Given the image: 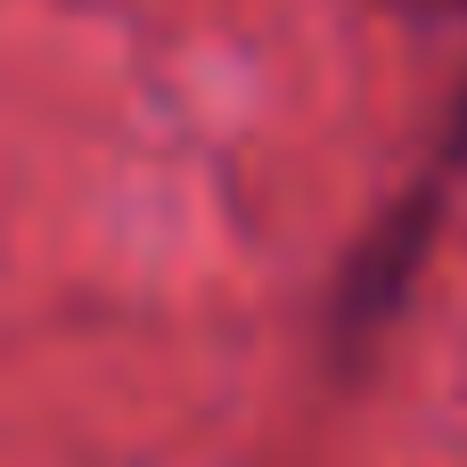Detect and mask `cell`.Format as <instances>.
<instances>
[{
    "label": "cell",
    "instance_id": "1",
    "mask_svg": "<svg viewBox=\"0 0 467 467\" xmlns=\"http://www.w3.org/2000/svg\"><path fill=\"white\" fill-rule=\"evenodd\" d=\"M443 8H460V16H467V0H443ZM443 172H451V181H467V90H460V107H451V148H443Z\"/></svg>",
    "mask_w": 467,
    "mask_h": 467
}]
</instances>
